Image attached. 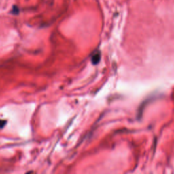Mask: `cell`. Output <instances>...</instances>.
Segmentation results:
<instances>
[{
	"label": "cell",
	"instance_id": "obj_1",
	"mask_svg": "<svg viewBox=\"0 0 174 174\" xmlns=\"http://www.w3.org/2000/svg\"><path fill=\"white\" fill-rule=\"evenodd\" d=\"M101 59V52H100L99 50H95L92 54V57H91V60H92V63L94 64V65H97L99 63V60Z\"/></svg>",
	"mask_w": 174,
	"mask_h": 174
},
{
	"label": "cell",
	"instance_id": "obj_2",
	"mask_svg": "<svg viewBox=\"0 0 174 174\" xmlns=\"http://www.w3.org/2000/svg\"><path fill=\"white\" fill-rule=\"evenodd\" d=\"M5 122H6V121L5 120H1V128H2L3 127V126H4V123H5Z\"/></svg>",
	"mask_w": 174,
	"mask_h": 174
}]
</instances>
